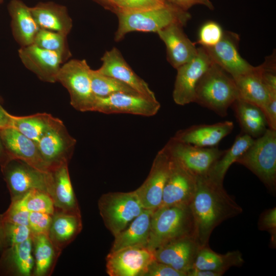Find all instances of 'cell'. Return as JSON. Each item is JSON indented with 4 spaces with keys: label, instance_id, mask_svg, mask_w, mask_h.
<instances>
[{
    "label": "cell",
    "instance_id": "36",
    "mask_svg": "<svg viewBox=\"0 0 276 276\" xmlns=\"http://www.w3.org/2000/svg\"><path fill=\"white\" fill-rule=\"evenodd\" d=\"M67 37L59 32L40 29L33 44L42 49L58 53L65 62L72 56Z\"/></svg>",
    "mask_w": 276,
    "mask_h": 276
},
{
    "label": "cell",
    "instance_id": "51",
    "mask_svg": "<svg viewBox=\"0 0 276 276\" xmlns=\"http://www.w3.org/2000/svg\"><path fill=\"white\" fill-rule=\"evenodd\" d=\"M93 1L102 5L105 8L109 9V6H108L107 0H93Z\"/></svg>",
    "mask_w": 276,
    "mask_h": 276
},
{
    "label": "cell",
    "instance_id": "42",
    "mask_svg": "<svg viewBox=\"0 0 276 276\" xmlns=\"http://www.w3.org/2000/svg\"><path fill=\"white\" fill-rule=\"evenodd\" d=\"M52 215L42 212H30L28 227L31 235H48Z\"/></svg>",
    "mask_w": 276,
    "mask_h": 276
},
{
    "label": "cell",
    "instance_id": "2",
    "mask_svg": "<svg viewBox=\"0 0 276 276\" xmlns=\"http://www.w3.org/2000/svg\"><path fill=\"white\" fill-rule=\"evenodd\" d=\"M116 41L122 40L131 32H155L173 24L185 26L191 16L188 11L167 2L163 6L142 11L118 13Z\"/></svg>",
    "mask_w": 276,
    "mask_h": 276
},
{
    "label": "cell",
    "instance_id": "39",
    "mask_svg": "<svg viewBox=\"0 0 276 276\" xmlns=\"http://www.w3.org/2000/svg\"><path fill=\"white\" fill-rule=\"evenodd\" d=\"M109 10L118 13H131L145 11L163 6L161 0H107Z\"/></svg>",
    "mask_w": 276,
    "mask_h": 276
},
{
    "label": "cell",
    "instance_id": "47",
    "mask_svg": "<svg viewBox=\"0 0 276 276\" xmlns=\"http://www.w3.org/2000/svg\"><path fill=\"white\" fill-rule=\"evenodd\" d=\"M168 2L186 11L197 4L204 5L211 10L214 9L213 5L210 0H168Z\"/></svg>",
    "mask_w": 276,
    "mask_h": 276
},
{
    "label": "cell",
    "instance_id": "8",
    "mask_svg": "<svg viewBox=\"0 0 276 276\" xmlns=\"http://www.w3.org/2000/svg\"><path fill=\"white\" fill-rule=\"evenodd\" d=\"M1 169L11 201L21 198L33 190L49 194L52 180L51 172L41 171L15 158L9 160Z\"/></svg>",
    "mask_w": 276,
    "mask_h": 276
},
{
    "label": "cell",
    "instance_id": "45",
    "mask_svg": "<svg viewBox=\"0 0 276 276\" xmlns=\"http://www.w3.org/2000/svg\"><path fill=\"white\" fill-rule=\"evenodd\" d=\"M143 276H187V274L155 260L149 266Z\"/></svg>",
    "mask_w": 276,
    "mask_h": 276
},
{
    "label": "cell",
    "instance_id": "35",
    "mask_svg": "<svg viewBox=\"0 0 276 276\" xmlns=\"http://www.w3.org/2000/svg\"><path fill=\"white\" fill-rule=\"evenodd\" d=\"M90 79L92 90L97 97H106L119 93L140 94L128 85L115 78L100 74L97 70H91Z\"/></svg>",
    "mask_w": 276,
    "mask_h": 276
},
{
    "label": "cell",
    "instance_id": "3",
    "mask_svg": "<svg viewBox=\"0 0 276 276\" xmlns=\"http://www.w3.org/2000/svg\"><path fill=\"white\" fill-rule=\"evenodd\" d=\"M237 98L238 93L234 78L213 62L197 84L194 102L225 117Z\"/></svg>",
    "mask_w": 276,
    "mask_h": 276
},
{
    "label": "cell",
    "instance_id": "33",
    "mask_svg": "<svg viewBox=\"0 0 276 276\" xmlns=\"http://www.w3.org/2000/svg\"><path fill=\"white\" fill-rule=\"evenodd\" d=\"M243 263L242 254L238 250L220 254L215 252L207 245L199 249L193 268L216 271L223 274L230 267L240 266Z\"/></svg>",
    "mask_w": 276,
    "mask_h": 276
},
{
    "label": "cell",
    "instance_id": "53",
    "mask_svg": "<svg viewBox=\"0 0 276 276\" xmlns=\"http://www.w3.org/2000/svg\"><path fill=\"white\" fill-rule=\"evenodd\" d=\"M0 101L2 102V98L0 97Z\"/></svg>",
    "mask_w": 276,
    "mask_h": 276
},
{
    "label": "cell",
    "instance_id": "44",
    "mask_svg": "<svg viewBox=\"0 0 276 276\" xmlns=\"http://www.w3.org/2000/svg\"><path fill=\"white\" fill-rule=\"evenodd\" d=\"M259 228L266 231L271 235V243L275 245L276 238V208L268 209L260 216L258 223Z\"/></svg>",
    "mask_w": 276,
    "mask_h": 276
},
{
    "label": "cell",
    "instance_id": "41",
    "mask_svg": "<svg viewBox=\"0 0 276 276\" xmlns=\"http://www.w3.org/2000/svg\"><path fill=\"white\" fill-rule=\"evenodd\" d=\"M258 67L262 80L268 90L269 96L276 95L275 52L267 56L264 62Z\"/></svg>",
    "mask_w": 276,
    "mask_h": 276
},
{
    "label": "cell",
    "instance_id": "24",
    "mask_svg": "<svg viewBox=\"0 0 276 276\" xmlns=\"http://www.w3.org/2000/svg\"><path fill=\"white\" fill-rule=\"evenodd\" d=\"M12 35L20 47L33 44L40 28L28 7L21 0H11L8 5Z\"/></svg>",
    "mask_w": 276,
    "mask_h": 276
},
{
    "label": "cell",
    "instance_id": "25",
    "mask_svg": "<svg viewBox=\"0 0 276 276\" xmlns=\"http://www.w3.org/2000/svg\"><path fill=\"white\" fill-rule=\"evenodd\" d=\"M40 29L68 36L73 28V20L67 8L52 2H39L30 7Z\"/></svg>",
    "mask_w": 276,
    "mask_h": 276
},
{
    "label": "cell",
    "instance_id": "54",
    "mask_svg": "<svg viewBox=\"0 0 276 276\" xmlns=\"http://www.w3.org/2000/svg\"><path fill=\"white\" fill-rule=\"evenodd\" d=\"M3 0H0V4L2 3Z\"/></svg>",
    "mask_w": 276,
    "mask_h": 276
},
{
    "label": "cell",
    "instance_id": "30",
    "mask_svg": "<svg viewBox=\"0 0 276 276\" xmlns=\"http://www.w3.org/2000/svg\"><path fill=\"white\" fill-rule=\"evenodd\" d=\"M238 98L252 103L262 109L269 99V94L264 84L258 66L234 79Z\"/></svg>",
    "mask_w": 276,
    "mask_h": 276
},
{
    "label": "cell",
    "instance_id": "28",
    "mask_svg": "<svg viewBox=\"0 0 276 276\" xmlns=\"http://www.w3.org/2000/svg\"><path fill=\"white\" fill-rule=\"evenodd\" d=\"M153 212L144 209L126 228L114 236L110 252L130 247H147Z\"/></svg>",
    "mask_w": 276,
    "mask_h": 276
},
{
    "label": "cell",
    "instance_id": "40",
    "mask_svg": "<svg viewBox=\"0 0 276 276\" xmlns=\"http://www.w3.org/2000/svg\"><path fill=\"white\" fill-rule=\"evenodd\" d=\"M224 31L216 22L209 21L200 28L198 37V43L203 47H211L221 39Z\"/></svg>",
    "mask_w": 276,
    "mask_h": 276
},
{
    "label": "cell",
    "instance_id": "14",
    "mask_svg": "<svg viewBox=\"0 0 276 276\" xmlns=\"http://www.w3.org/2000/svg\"><path fill=\"white\" fill-rule=\"evenodd\" d=\"M160 108V104L157 99L140 94L119 93L106 97H97L94 111L152 117L158 112Z\"/></svg>",
    "mask_w": 276,
    "mask_h": 276
},
{
    "label": "cell",
    "instance_id": "17",
    "mask_svg": "<svg viewBox=\"0 0 276 276\" xmlns=\"http://www.w3.org/2000/svg\"><path fill=\"white\" fill-rule=\"evenodd\" d=\"M18 54L24 65L41 81L52 83L57 82L59 70L65 62L60 54L34 44L20 47Z\"/></svg>",
    "mask_w": 276,
    "mask_h": 276
},
{
    "label": "cell",
    "instance_id": "31",
    "mask_svg": "<svg viewBox=\"0 0 276 276\" xmlns=\"http://www.w3.org/2000/svg\"><path fill=\"white\" fill-rule=\"evenodd\" d=\"M232 106L243 132L254 139L266 131L267 123L260 107L240 98H237Z\"/></svg>",
    "mask_w": 276,
    "mask_h": 276
},
{
    "label": "cell",
    "instance_id": "48",
    "mask_svg": "<svg viewBox=\"0 0 276 276\" xmlns=\"http://www.w3.org/2000/svg\"><path fill=\"white\" fill-rule=\"evenodd\" d=\"M223 274L213 271L192 268L187 273V276H221Z\"/></svg>",
    "mask_w": 276,
    "mask_h": 276
},
{
    "label": "cell",
    "instance_id": "50",
    "mask_svg": "<svg viewBox=\"0 0 276 276\" xmlns=\"http://www.w3.org/2000/svg\"><path fill=\"white\" fill-rule=\"evenodd\" d=\"M11 158L4 147L0 134V167L4 165Z\"/></svg>",
    "mask_w": 276,
    "mask_h": 276
},
{
    "label": "cell",
    "instance_id": "32",
    "mask_svg": "<svg viewBox=\"0 0 276 276\" xmlns=\"http://www.w3.org/2000/svg\"><path fill=\"white\" fill-rule=\"evenodd\" d=\"M11 125L36 144L61 120L45 112L26 116L10 114Z\"/></svg>",
    "mask_w": 276,
    "mask_h": 276
},
{
    "label": "cell",
    "instance_id": "49",
    "mask_svg": "<svg viewBox=\"0 0 276 276\" xmlns=\"http://www.w3.org/2000/svg\"><path fill=\"white\" fill-rule=\"evenodd\" d=\"M1 102L0 101V103ZM10 113H8L0 103V129L10 127Z\"/></svg>",
    "mask_w": 276,
    "mask_h": 276
},
{
    "label": "cell",
    "instance_id": "4",
    "mask_svg": "<svg viewBox=\"0 0 276 276\" xmlns=\"http://www.w3.org/2000/svg\"><path fill=\"white\" fill-rule=\"evenodd\" d=\"M195 237L193 216L189 205L160 207L152 214L147 247L155 251L175 240Z\"/></svg>",
    "mask_w": 276,
    "mask_h": 276
},
{
    "label": "cell",
    "instance_id": "15",
    "mask_svg": "<svg viewBox=\"0 0 276 276\" xmlns=\"http://www.w3.org/2000/svg\"><path fill=\"white\" fill-rule=\"evenodd\" d=\"M196 181L197 176L172 157L171 168L159 208L189 205L195 193Z\"/></svg>",
    "mask_w": 276,
    "mask_h": 276
},
{
    "label": "cell",
    "instance_id": "22",
    "mask_svg": "<svg viewBox=\"0 0 276 276\" xmlns=\"http://www.w3.org/2000/svg\"><path fill=\"white\" fill-rule=\"evenodd\" d=\"M234 127L233 122L229 121L195 125L177 131L173 137L199 147H213L231 133Z\"/></svg>",
    "mask_w": 276,
    "mask_h": 276
},
{
    "label": "cell",
    "instance_id": "27",
    "mask_svg": "<svg viewBox=\"0 0 276 276\" xmlns=\"http://www.w3.org/2000/svg\"><path fill=\"white\" fill-rule=\"evenodd\" d=\"M81 229V214L55 210L48 236L54 246L62 251Z\"/></svg>",
    "mask_w": 276,
    "mask_h": 276
},
{
    "label": "cell",
    "instance_id": "18",
    "mask_svg": "<svg viewBox=\"0 0 276 276\" xmlns=\"http://www.w3.org/2000/svg\"><path fill=\"white\" fill-rule=\"evenodd\" d=\"M101 60L102 64L97 70L99 73L124 83L142 96L156 99L148 83L132 70L117 48L106 51Z\"/></svg>",
    "mask_w": 276,
    "mask_h": 276
},
{
    "label": "cell",
    "instance_id": "13",
    "mask_svg": "<svg viewBox=\"0 0 276 276\" xmlns=\"http://www.w3.org/2000/svg\"><path fill=\"white\" fill-rule=\"evenodd\" d=\"M110 276H143L156 260L154 251L145 246L130 247L110 252L106 259Z\"/></svg>",
    "mask_w": 276,
    "mask_h": 276
},
{
    "label": "cell",
    "instance_id": "52",
    "mask_svg": "<svg viewBox=\"0 0 276 276\" xmlns=\"http://www.w3.org/2000/svg\"><path fill=\"white\" fill-rule=\"evenodd\" d=\"M163 2H168V0H161Z\"/></svg>",
    "mask_w": 276,
    "mask_h": 276
},
{
    "label": "cell",
    "instance_id": "34",
    "mask_svg": "<svg viewBox=\"0 0 276 276\" xmlns=\"http://www.w3.org/2000/svg\"><path fill=\"white\" fill-rule=\"evenodd\" d=\"M255 139L243 132L237 135L232 146L224 150L220 157L213 165L207 177L213 181L223 185L226 172L230 166L252 144Z\"/></svg>",
    "mask_w": 276,
    "mask_h": 276
},
{
    "label": "cell",
    "instance_id": "26",
    "mask_svg": "<svg viewBox=\"0 0 276 276\" xmlns=\"http://www.w3.org/2000/svg\"><path fill=\"white\" fill-rule=\"evenodd\" d=\"M50 172L52 180L49 195L55 210L80 214L70 177L68 164L62 165Z\"/></svg>",
    "mask_w": 276,
    "mask_h": 276
},
{
    "label": "cell",
    "instance_id": "7",
    "mask_svg": "<svg viewBox=\"0 0 276 276\" xmlns=\"http://www.w3.org/2000/svg\"><path fill=\"white\" fill-rule=\"evenodd\" d=\"M98 208L106 227L116 236L144 210L135 191L102 195Z\"/></svg>",
    "mask_w": 276,
    "mask_h": 276
},
{
    "label": "cell",
    "instance_id": "11",
    "mask_svg": "<svg viewBox=\"0 0 276 276\" xmlns=\"http://www.w3.org/2000/svg\"><path fill=\"white\" fill-rule=\"evenodd\" d=\"M171 165L172 157L164 146L156 154L148 177L135 190L144 209L154 211L160 206Z\"/></svg>",
    "mask_w": 276,
    "mask_h": 276
},
{
    "label": "cell",
    "instance_id": "10",
    "mask_svg": "<svg viewBox=\"0 0 276 276\" xmlns=\"http://www.w3.org/2000/svg\"><path fill=\"white\" fill-rule=\"evenodd\" d=\"M213 62L205 50L200 47L193 59L176 69L172 93L176 104L183 106L194 102L197 84Z\"/></svg>",
    "mask_w": 276,
    "mask_h": 276
},
{
    "label": "cell",
    "instance_id": "6",
    "mask_svg": "<svg viewBox=\"0 0 276 276\" xmlns=\"http://www.w3.org/2000/svg\"><path fill=\"white\" fill-rule=\"evenodd\" d=\"M91 68L85 59H70L59 70L57 82L68 91L70 104L81 112L94 111L97 97L92 90Z\"/></svg>",
    "mask_w": 276,
    "mask_h": 276
},
{
    "label": "cell",
    "instance_id": "21",
    "mask_svg": "<svg viewBox=\"0 0 276 276\" xmlns=\"http://www.w3.org/2000/svg\"><path fill=\"white\" fill-rule=\"evenodd\" d=\"M0 134L11 158L21 160L39 170L50 172L35 142L12 127L1 129Z\"/></svg>",
    "mask_w": 276,
    "mask_h": 276
},
{
    "label": "cell",
    "instance_id": "23",
    "mask_svg": "<svg viewBox=\"0 0 276 276\" xmlns=\"http://www.w3.org/2000/svg\"><path fill=\"white\" fill-rule=\"evenodd\" d=\"M34 267L31 236L1 252L0 275L33 276Z\"/></svg>",
    "mask_w": 276,
    "mask_h": 276
},
{
    "label": "cell",
    "instance_id": "1",
    "mask_svg": "<svg viewBox=\"0 0 276 276\" xmlns=\"http://www.w3.org/2000/svg\"><path fill=\"white\" fill-rule=\"evenodd\" d=\"M195 225V237L200 247L208 245L214 228L223 221L242 212L223 185L206 176H197L196 187L189 205Z\"/></svg>",
    "mask_w": 276,
    "mask_h": 276
},
{
    "label": "cell",
    "instance_id": "16",
    "mask_svg": "<svg viewBox=\"0 0 276 276\" xmlns=\"http://www.w3.org/2000/svg\"><path fill=\"white\" fill-rule=\"evenodd\" d=\"M239 35L224 31L220 41L211 47H203L212 61L228 73L234 79L251 70L254 66L242 57L239 52Z\"/></svg>",
    "mask_w": 276,
    "mask_h": 276
},
{
    "label": "cell",
    "instance_id": "12",
    "mask_svg": "<svg viewBox=\"0 0 276 276\" xmlns=\"http://www.w3.org/2000/svg\"><path fill=\"white\" fill-rule=\"evenodd\" d=\"M76 143L61 120L39 140L37 146L49 171L68 164Z\"/></svg>",
    "mask_w": 276,
    "mask_h": 276
},
{
    "label": "cell",
    "instance_id": "19",
    "mask_svg": "<svg viewBox=\"0 0 276 276\" xmlns=\"http://www.w3.org/2000/svg\"><path fill=\"white\" fill-rule=\"evenodd\" d=\"M200 246L193 236L181 238L170 242L155 251L156 260L174 269L187 273L193 267Z\"/></svg>",
    "mask_w": 276,
    "mask_h": 276
},
{
    "label": "cell",
    "instance_id": "38",
    "mask_svg": "<svg viewBox=\"0 0 276 276\" xmlns=\"http://www.w3.org/2000/svg\"><path fill=\"white\" fill-rule=\"evenodd\" d=\"M31 236L28 226L0 220V252Z\"/></svg>",
    "mask_w": 276,
    "mask_h": 276
},
{
    "label": "cell",
    "instance_id": "37",
    "mask_svg": "<svg viewBox=\"0 0 276 276\" xmlns=\"http://www.w3.org/2000/svg\"><path fill=\"white\" fill-rule=\"evenodd\" d=\"M11 202L29 212H42L53 215L55 211L54 203L49 194L38 190H32L21 198Z\"/></svg>",
    "mask_w": 276,
    "mask_h": 276
},
{
    "label": "cell",
    "instance_id": "20",
    "mask_svg": "<svg viewBox=\"0 0 276 276\" xmlns=\"http://www.w3.org/2000/svg\"><path fill=\"white\" fill-rule=\"evenodd\" d=\"M183 27L173 24L156 33L165 44L167 60L176 69L193 59L198 52L195 43L184 33Z\"/></svg>",
    "mask_w": 276,
    "mask_h": 276
},
{
    "label": "cell",
    "instance_id": "29",
    "mask_svg": "<svg viewBox=\"0 0 276 276\" xmlns=\"http://www.w3.org/2000/svg\"><path fill=\"white\" fill-rule=\"evenodd\" d=\"M34 267L33 276H49L61 254L48 235H31Z\"/></svg>",
    "mask_w": 276,
    "mask_h": 276
},
{
    "label": "cell",
    "instance_id": "46",
    "mask_svg": "<svg viewBox=\"0 0 276 276\" xmlns=\"http://www.w3.org/2000/svg\"><path fill=\"white\" fill-rule=\"evenodd\" d=\"M269 128L276 130V96H269V99L262 109Z\"/></svg>",
    "mask_w": 276,
    "mask_h": 276
},
{
    "label": "cell",
    "instance_id": "9",
    "mask_svg": "<svg viewBox=\"0 0 276 276\" xmlns=\"http://www.w3.org/2000/svg\"><path fill=\"white\" fill-rule=\"evenodd\" d=\"M171 156L196 176H205L224 150L213 147H199L171 137L164 146Z\"/></svg>",
    "mask_w": 276,
    "mask_h": 276
},
{
    "label": "cell",
    "instance_id": "5",
    "mask_svg": "<svg viewBox=\"0 0 276 276\" xmlns=\"http://www.w3.org/2000/svg\"><path fill=\"white\" fill-rule=\"evenodd\" d=\"M274 192L276 187V130L267 129L237 159Z\"/></svg>",
    "mask_w": 276,
    "mask_h": 276
},
{
    "label": "cell",
    "instance_id": "43",
    "mask_svg": "<svg viewBox=\"0 0 276 276\" xmlns=\"http://www.w3.org/2000/svg\"><path fill=\"white\" fill-rule=\"evenodd\" d=\"M29 213L11 202L8 209L0 215V220L28 226Z\"/></svg>",
    "mask_w": 276,
    "mask_h": 276
}]
</instances>
